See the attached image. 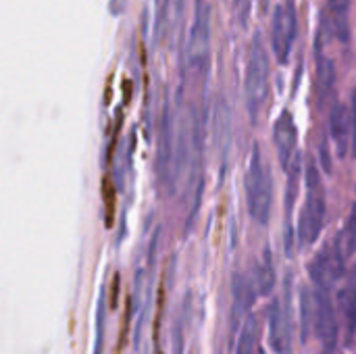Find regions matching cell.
<instances>
[{
	"instance_id": "cell-2",
	"label": "cell",
	"mask_w": 356,
	"mask_h": 354,
	"mask_svg": "<svg viewBox=\"0 0 356 354\" xmlns=\"http://www.w3.org/2000/svg\"><path fill=\"white\" fill-rule=\"evenodd\" d=\"M246 200H248L250 217L259 225H267L273 204V177H271L269 163H265L259 144H254L246 169Z\"/></svg>"
},
{
	"instance_id": "cell-8",
	"label": "cell",
	"mask_w": 356,
	"mask_h": 354,
	"mask_svg": "<svg viewBox=\"0 0 356 354\" xmlns=\"http://www.w3.org/2000/svg\"><path fill=\"white\" fill-rule=\"evenodd\" d=\"M175 136L177 129L173 125V113L169 102L163 106V117L159 125V146H156V175L161 184L169 190L171 173H173V159H175Z\"/></svg>"
},
{
	"instance_id": "cell-13",
	"label": "cell",
	"mask_w": 356,
	"mask_h": 354,
	"mask_svg": "<svg viewBox=\"0 0 356 354\" xmlns=\"http://www.w3.org/2000/svg\"><path fill=\"white\" fill-rule=\"evenodd\" d=\"M338 313L344 328L346 344H353L356 336V269L350 271V275L338 290Z\"/></svg>"
},
{
	"instance_id": "cell-7",
	"label": "cell",
	"mask_w": 356,
	"mask_h": 354,
	"mask_svg": "<svg viewBox=\"0 0 356 354\" xmlns=\"http://www.w3.org/2000/svg\"><path fill=\"white\" fill-rule=\"evenodd\" d=\"M298 15L294 0H284L275 6L271 21V48L280 63H288L294 40H296Z\"/></svg>"
},
{
	"instance_id": "cell-22",
	"label": "cell",
	"mask_w": 356,
	"mask_h": 354,
	"mask_svg": "<svg viewBox=\"0 0 356 354\" xmlns=\"http://www.w3.org/2000/svg\"><path fill=\"white\" fill-rule=\"evenodd\" d=\"M336 240H338V244H340V248H342L346 259L356 255V202L355 207H353V211H350V217H348L344 230L338 234Z\"/></svg>"
},
{
	"instance_id": "cell-27",
	"label": "cell",
	"mask_w": 356,
	"mask_h": 354,
	"mask_svg": "<svg viewBox=\"0 0 356 354\" xmlns=\"http://www.w3.org/2000/svg\"><path fill=\"white\" fill-rule=\"evenodd\" d=\"M259 354H267V353H265V351H263V348H261V351H259Z\"/></svg>"
},
{
	"instance_id": "cell-11",
	"label": "cell",
	"mask_w": 356,
	"mask_h": 354,
	"mask_svg": "<svg viewBox=\"0 0 356 354\" xmlns=\"http://www.w3.org/2000/svg\"><path fill=\"white\" fill-rule=\"evenodd\" d=\"M232 140H234L232 106H229V102L221 96V98L215 102V108H213V142H215V148H217L219 159H221V171H225V167H227Z\"/></svg>"
},
{
	"instance_id": "cell-25",
	"label": "cell",
	"mask_w": 356,
	"mask_h": 354,
	"mask_svg": "<svg viewBox=\"0 0 356 354\" xmlns=\"http://www.w3.org/2000/svg\"><path fill=\"white\" fill-rule=\"evenodd\" d=\"M350 117H353V144H350V150L356 156V92L353 94V104H350Z\"/></svg>"
},
{
	"instance_id": "cell-15",
	"label": "cell",
	"mask_w": 356,
	"mask_h": 354,
	"mask_svg": "<svg viewBox=\"0 0 356 354\" xmlns=\"http://www.w3.org/2000/svg\"><path fill=\"white\" fill-rule=\"evenodd\" d=\"M181 10H184V0H156L154 40H159L163 33L171 35L177 29Z\"/></svg>"
},
{
	"instance_id": "cell-17",
	"label": "cell",
	"mask_w": 356,
	"mask_h": 354,
	"mask_svg": "<svg viewBox=\"0 0 356 354\" xmlns=\"http://www.w3.org/2000/svg\"><path fill=\"white\" fill-rule=\"evenodd\" d=\"M327 10L332 15V25L336 35L346 42L350 35L348 29V10H350V0H327Z\"/></svg>"
},
{
	"instance_id": "cell-12",
	"label": "cell",
	"mask_w": 356,
	"mask_h": 354,
	"mask_svg": "<svg viewBox=\"0 0 356 354\" xmlns=\"http://www.w3.org/2000/svg\"><path fill=\"white\" fill-rule=\"evenodd\" d=\"M257 294H259L257 280H252L248 273H234V277H232V296H234L232 323H234V328H238V323L250 313V309L254 307Z\"/></svg>"
},
{
	"instance_id": "cell-1",
	"label": "cell",
	"mask_w": 356,
	"mask_h": 354,
	"mask_svg": "<svg viewBox=\"0 0 356 354\" xmlns=\"http://www.w3.org/2000/svg\"><path fill=\"white\" fill-rule=\"evenodd\" d=\"M305 173H307V198H305V207H302L300 219H298V244L302 248H309L317 242V238L323 232L325 194H323L319 165L315 163V159L307 161Z\"/></svg>"
},
{
	"instance_id": "cell-10",
	"label": "cell",
	"mask_w": 356,
	"mask_h": 354,
	"mask_svg": "<svg viewBox=\"0 0 356 354\" xmlns=\"http://www.w3.org/2000/svg\"><path fill=\"white\" fill-rule=\"evenodd\" d=\"M273 140L277 148V156L282 167L288 171L298 154V127L294 121V115L290 111H284L273 127Z\"/></svg>"
},
{
	"instance_id": "cell-6",
	"label": "cell",
	"mask_w": 356,
	"mask_h": 354,
	"mask_svg": "<svg viewBox=\"0 0 356 354\" xmlns=\"http://www.w3.org/2000/svg\"><path fill=\"white\" fill-rule=\"evenodd\" d=\"M346 269V257L338 244V240L327 242L309 263V275L313 284L319 290H330L338 284V280L344 275Z\"/></svg>"
},
{
	"instance_id": "cell-9",
	"label": "cell",
	"mask_w": 356,
	"mask_h": 354,
	"mask_svg": "<svg viewBox=\"0 0 356 354\" xmlns=\"http://www.w3.org/2000/svg\"><path fill=\"white\" fill-rule=\"evenodd\" d=\"M315 305H317V315H315V332L317 338L323 346V353L334 354L338 346V336H340V321L338 313L334 309V303L325 290L315 292Z\"/></svg>"
},
{
	"instance_id": "cell-20",
	"label": "cell",
	"mask_w": 356,
	"mask_h": 354,
	"mask_svg": "<svg viewBox=\"0 0 356 354\" xmlns=\"http://www.w3.org/2000/svg\"><path fill=\"white\" fill-rule=\"evenodd\" d=\"M259 351H261L259 348V323L250 315V317H246V323L240 332L236 354H259Z\"/></svg>"
},
{
	"instance_id": "cell-5",
	"label": "cell",
	"mask_w": 356,
	"mask_h": 354,
	"mask_svg": "<svg viewBox=\"0 0 356 354\" xmlns=\"http://www.w3.org/2000/svg\"><path fill=\"white\" fill-rule=\"evenodd\" d=\"M292 340H294V319H292V298H290V280H288L284 296L273 300L269 307V344L277 354H290Z\"/></svg>"
},
{
	"instance_id": "cell-21",
	"label": "cell",
	"mask_w": 356,
	"mask_h": 354,
	"mask_svg": "<svg viewBox=\"0 0 356 354\" xmlns=\"http://www.w3.org/2000/svg\"><path fill=\"white\" fill-rule=\"evenodd\" d=\"M257 286H259V294L267 296L271 294L273 286H275V269H273V261H271V250L265 248L263 261L257 269Z\"/></svg>"
},
{
	"instance_id": "cell-14",
	"label": "cell",
	"mask_w": 356,
	"mask_h": 354,
	"mask_svg": "<svg viewBox=\"0 0 356 354\" xmlns=\"http://www.w3.org/2000/svg\"><path fill=\"white\" fill-rule=\"evenodd\" d=\"M330 136H332L338 156L344 159L353 144V117H350V111L342 102L334 104L330 113Z\"/></svg>"
},
{
	"instance_id": "cell-4",
	"label": "cell",
	"mask_w": 356,
	"mask_h": 354,
	"mask_svg": "<svg viewBox=\"0 0 356 354\" xmlns=\"http://www.w3.org/2000/svg\"><path fill=\"white\" fill-rule=\"evenodd\" d=\"M186 65L192 71H204L211 56V8L207 0H194V17L186 40Z\"/></svg>"
},
{
	"instance_id": "cell-23",
	"label": "cell",
	"mask_w": 356,
	"mask_h": 354,
	"mask_svg": "<svg viewBox=\"0 0 356 354\" xmlns=\"http://www.w3.org/2000/svg\"><path fill=\"white\" fill-rule=\"evenodd\" d=\"M102 334H104V292L100 294V305H98V330H96L94 354H102Z\"/></svg>"
},
{
	"instance_id": "cell-24",
	"label": "cell",
	"mask_w": 356,
	"mask_h": 354,
	"mask_svg": "<svg viewBox=\"0 0 356 354\" xmlns=\"http://www.w3.org/2000/svg\"><path fill=\"white\" fill-rule=\"evenodd\" d=\"M319 159H321V167L325 173H332V159H330V148H327V142L323 140L321 146H319Z\"/></svg>"
},
{
	"instance_id": "cell-19",
	"label": "cell",
	"mask_w": 356,
	"mask_h": 354,
	"mask_svg": "<svg viewBox=\"0 0 356 354\" xmlns=\"http://www.w3.org/2000/svg\"><path fill=\"white\" fill-rule=\"evenodd\" d=\"M300 152L296 154L292 167L288 169V190H286V221H288V227L290 230V221H292V211H294V202L298 198V186H300Z\"/></svg>"
},
{
	"instance_id": "cell-18",
	"label": "cell",
	"mask_w": 356,
	"mask_h": 354,
	"mask_svg": "<svg viewBox=\"0 0 356 354\" xmlns=\"http://www.w3.org/2000/svg\"><path fill=\"white\" fill-rule=\"evenodd\" d=\"M315 315H317L315 294L305 286L300 290V336H302V342H307L311 336V328L315 325Z\"/></svg>"
},
{
	"instance_id": "cell-16",
	"label": "cell",
	"mask_w": 356,
	"mask_h": 354,
	"mask_svg": "<svg viewBox=\"0 0 356 354\" xmlns=\"http://www.w3.org/2000/svg\"><path fill=\"white\" fill-rule=\"evenodd\" d=\"M336 86V65L330 56H325L321 50L317 54V98L319 104L325 102V98L332 94Z\"/></svg>"
},
{
	"instance_id": "cell-3",
	"label": "cell",
	"mask_w": 356,
	"mask_h": 354,
	"mask_svg": "<svg viewBox=\"0 0 356 354\" xmlns=\"http://www.w3.org/2000/svg\"><path fill=\"white\" fill-rule=\"evenodd\" d=\"M244 94H246V108L250 113V119L257 121L269 94V54H267L261 33H254L250 50H248Z\"/></svg>"
},
{
	"instance_id": "cell-26",
	"label": "cell",
	"mask_w": 356,
	"mask_h": 354,
	"mask_svg": "<svg viewBox=\"0 0 356 354\" xmlns=\"http://www.w3.org/2000/svg\"><path fill=\"white\" fill-rule=\"evenodd\" d=\"M125 4H127V0H108L111 15H121L125 10Z\"/></svg>"
}]
</instances>
